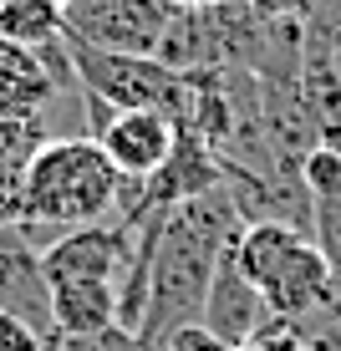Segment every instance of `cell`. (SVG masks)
Returning a JSON list of instances; mask_svg holds the SVG:
<instances>
[{
	"label": "cell",
	"mask_w": 341,
	"mask_h": 351,
	"mask_svg": "<svg viewBox=\"0 0 341 351\" xmlns=\"http://www.w3.org/2000/svg\"><path fill=\"white\" fill-rule=\"evenodd\" d=\"M153 346H163V351H229V346L209 331V326H199V321H189V326H178V331H168L163 341H153Z\"/></svg>",
	"instance_id": "cell-14"
},
{
	"label": "cell",
	"mask_w": 341,
	"mask_h": 351,
	"mask_svg": "<svg viewBox=\"0 0 341 351\" xmlns=\"http://www.w3.org/2000/svg\"><path fill=\"white\" fill-rule=\"evenodd\" d=\"M235 260L280 321H301L311 311L336 306V280L326 255L306 229L285 219H250L235 239Z\"/></svg>",
	"instance_id": "cell-3"
},
{
	"label": "cell",
	"mask_w": 341,
	"mask_h": 351,
	"mask_svg": "<svg viewBox=\"0 0 341 351\" xmlns=\"http://www.w3.org/2000/svg\"><path fill=\"white\" fill-rule=\"evenodd\" d=\"M239 229H245V214H239L229 184L199 193L189 204H174L163 214L158 245H153V275H148V311H143V326H138L143 346H153L168 331L199 321L214 265Z\"/></svg>",
	"instance_id": "cell-1"
},
{
	"label": "cell",
	"mask_w": 341,
	"mask_h": 351,
	"mask_svg": "<svg viewBox=\"0 0 341 351\" xmlns=\"http://www.w3.org/2000/svg\"><path fill=\"white\" fill-rule=\"evenodd\" d=\"M56 5H67V0H56Z\"/></svg>",
	"instance_id": "cell-20"
},
{
	"label": "cell",
	"mask_w": 341,
	"mask_h": 351,
	"mask_svg": "<svg viewBox=\"0 0 341 351\" xmlns=\"http://www.w3.org/2000/svg\"><path fill=\"white\" fill-rule=\"evenodd\" d=\"M245 5L260 21H306V16H316L321 0H245Z\"/></svg>",
	"instance_id": "cell-16"
},
{
	"label": "cell",
	"mask_w": 341,
	"mask_h": 351,
	"mask_svg": "<svg viewBox=\"0 0 341 351\" xmlns=\"http://www.w3.org/2000/svg\"><path fill=\"white\" fill-rule=\"evenodd\" d=\"M51 351H143V341L123 326H107V331H92V336H56Z\"/></svg>",
	"instance_id": "cell-13"
},
{
	"label": "cell",
	"mask_w": 341,
	"mask_h": 351,
	"mask_svg": "<svg viewBox=\"0 0 341 351\" xmlns=\"http://www.w3.org/2000/svg\"><path fill=\"white\" fill-rule=\"evenodd\" d=\"M0 41L46 51L62 41V5L56 0H0Z\"/></svg>",
	"instance_id": "cell-12"
},
{
	"label": "cell",
	"mask_w": 341,
	"mask_h": 351,
	"mask_svg": "<svg viewBox=\"0 0 341 351\" xmlns=\"http://www.w3.org/2000/svg\"><path fill=\"white\" fill-rule=\"evenodd\" d=\"M71 82H77V71H71L67 41L46 46V51L0 41V123L5 117H46L56 92Z\"/></svg>",
	"instance_id": "cell-6"
},
{
	"label": "cell",
	"mask_w": 341,
	"mask_h": 351,
	"mask_svg": "<svg viewBox=\"0 0 341 351\" xmlns=\"http://www.w3.org/2000/svg\"><path fill=\"white\" fill-rule=\"evenodd\" d=\"M321 351H341V336H326V341H321Z\"/></svg>",
	"instance_id": "cell-18"
},
{
	"label": "cell",
	"mask_w": 341,
	"mask_h": 351,
	"mask_svg": "<svg viewBox=\"0 0 341 351\" xmlns=\"http://www.w3.org/2000/svg\"><path fill=\"white\" fill-rule=\"evenodd\" d=\"M0 351H51V341H46L36 326H26V321L0 316Z\"/></svg>",
	"instance_id": "cell-15"
},
{
	"label": "cell",
	"mask_w": 341,
	"mask_h": 351,
	"mask_svg": "<svg viewBox=\"0 0 341 351\" xmlns=\"http://www.w3.org/2000/svg\"><path fill=\"white\" fill-rule=\"evenodd\" d=\"M235 239L224 245V255L214 265V280L204 290V306H199V326H209L229 351H250L260 341V331L270 326V306H265V295L250 285V275L239 270Z\"/></svg>",
	"instance_id": "cell-7"
},
{
	"label": "cell",
	"mask_w": 341,
	"mask_h": 351,
	"mask_svg": "<svg viewBox=\"0 0 341 351\" xmlns=\"http://www.w3.org/2000/svg\"><path fill=\"white\" fill-rule=\"evenodd\" d=\"M174 5L168 0H67L62 36L97 51H143L153 56Z\"/></svg>",
	"instance_id": "cell-5"
},
{
	"label": "cell",
	"mask_w": 341,
	"mask_h": 351,
	"mask_svg": "<svg viewBox=\"0 0 341 351\" xmlns=\"http://www.w3.org/2000/svg\"><path fill=\"white\" fill-rule=\"evenodd\" d=\"M92 138H97V148L107 153V163H113L117 173L143 184V178H153L158 168L168 163V153H174V143H178V123L163 117V112L132 107V112H113Z\"/></svg>",
	"instance_id": "cell-9"
},
{
	"label": "cell",
	"mask_w": 341,
	"mask_h": 351,
	"mask_svg": "<svg viewBox=\"0 0 341 351\" xmlns=\"http://www.w3.org/2000/svg\"><path fill=\"white\" fill-rule=\"evenodd\" d=\"M143 351H163V346H143Z\"/></svg>",
	"instance_id": "cell-19"
},
{
	"label": "cell",
	"mask_w": 341,
	"mask_h": 351,
	"mask_svg": "<svg viewBox=\"0 0 341 351\" xmlns=\"http://www.w3.org/2000/svg\"><path fill=\"white\" fill-rule=\"evenodd\" d=\"M301 178L311 193V239L331 265V280L341 290V148L321 143L301 158Z\"/></svg>",
	"instance_id": "cell-10"
},
{
	"label": "cell",
	"mask_w": 341,
	"mask_h": 351,
	"mask_svg": "<svg viewBox=\"0 0 341 351\" xmlns=\"http://www.w3.org/2000/svg\"><path fill=\"white\" fill-rule=\"evenodd\" d=\"M123 173L107 163L97 138H51L21 173V224L36 234H62L117 214Z\"/></svg>",
	"instance_id": "cell-2"
},
{
	"label": "cell",
	"mask_w": 341,
	"mask_h": 351,
	"mask_svg": "<svg viewBox=\"0 0 341 351\" xmlns=\"http://www.w3.org/2000/svg\"><path fill=\"white\" fill-rule=\"evenodd\" d=\"M174 10H204V5H214V0H168Z\"/></svg>",
	"instance_id": "cell-17"
},
{
	"label": "cell",
	"mask_w": 341,
	"mask_h": 351,
	"mask_svg": "<svg viewBox=\"0 0 341 351\" xmlns=\"http://www.w3.org/2000/svg\"><path fill=\"white\" fill-rule=\"evenodd\" d=\"M51 326L56 336H92L117 326V285L113 280H51Z\"/></svg>",
	"instance_id": "cell-11"
},
{
	"label": "cell",
	"mask_w": 341,
	"mask_h": 351,
	"mask_svg": "<svg viewBox=\"0 0 341 351\" xmlns=\"http://www.w3.org/2000/svg\"><path fill=\"white\" fill-rule=\"evenodd\" d=\"M67 56H71V71H77V87L97 102L117 107V112L143 107V112H163L174 123H189V77L163 66L158 56L97 51V46H77V41H67Z\"/></svg>",
	"instance_id": "cell-4"
},
{
	"label": "cell",
	"mask_w": 341,
	"mask_h": 351,
	"mask_svg": "<svg viewBox=\"0 0 341 351\" xmlns=\"http://www.w3.org/2000/svg\"><path fill=\"white\" fill-rule=\"evenodd\" d=\"M0 316H16L36 326L46 341H56L51 290L41 275V239L26 224H0Z\"/></svg>",
	"instance_id": "cell-8"
}]
</instances>
